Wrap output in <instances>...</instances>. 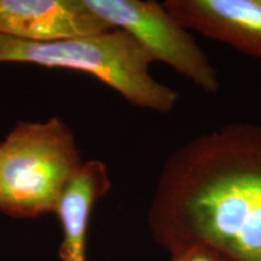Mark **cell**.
Returning a JSON list of instances; mask_svg holds the SVG:
<instances>
[{"label":"cell","instance_id":"obj_7","mask_svg":"<svg viewBox=\"0 0 261 261\" xmlns=\"http://www.w3.org/2000/svg\"><path fill=\"white\" fill-rule=\"evenodd\" d=\"M112 188L109 171L100 160H87L64 191L55 214L62 226V261H87V232L94 205Z\"/></svg>","mask_w":261,"mask_h":261},{"label":"cell","instance_id":"obj_3","mask_svg":"<svg viewBox=\"0 0 261 261\" xmlns=\"http://www.w3.org/2000/svg\"><path fill=\"white\" fill-rule=\"evenodd\" d=\"M83 162L60 117L17 122L0 142V212L15 219L55 213Z\"/></svg>","mask_w":261,"mask_h":261},{"label":"cell","instance_id":"obj_5","mask_svg":"<svg viewBox=\"0 0 261 261\" xmlns=\"http://www.w3.org/2000/svg\"><path fill=\"white\" fill-rule=\"evenodd\" d=\"M112 29L84 0H0V34L33 42H52Z\"/></svg>","mask_w":261,"mask_h":261},{"label":"cell","instance_id":"obj_6","mask_svg":"<svg viewBox=\"0 0 261 261\" xmlns=\"http://www.w3.org/2000/svg\"><path fill=\"white\" fill-rule=\"evenodd\" d=\"M162 4L190 32L261 60V0H167Z\"/></svg>","mask_w":261,"mask_h":261},{"label":"cell","instance_id":"obj_2","mask_svg":"<svg viewBox=\"0 0 261 261\" xmlns=\"http://www.w3.org/2000/svg\"><path fill=\"white\" fill-rule=\"evenodd\" d=\"M0 63L70 69L96 77L130 106L160 114L174 112L179 93L150 74L151 57L120 29L52 42H33L0 34Z\"/></svg>","mask_w":261,"mask_h":261},{"label":"cell","instance_id":"obj_8","mask_svg":"<svg viewBox=\"0 0 261 261\" xmlns=\"http://www.w3.org/2000/svg\"><path fill=\"white\" fill-rule=\"evenodd\" d=\"M169 255V261H227L218 252L200 244L182 247Z\"/></svg>","mask_w":261,"mask_h":261},{"label":"cell","instance_id":"obj_1","mask_svg":"<svg viewBox=\"0 0 261 261\" xmlns=\"http://www.w3.org/2000/svg\"><path fill=\"white\" fill-rule=\"evenodd\" d=\"M148 225L169 254L200 244L227 261H261V125L230 123L175 149L159 174Z\"/></svg>","mask_w":261,"mask_h":261},{"label":"cell","instance_id":"obj_4","mask_svg":"<svg viewBox=\"0 0 261 261\" xmlns=\"http://www.w3.org/2000/svg\"><path fill=\"white\" fill-rule=\"evenodd\" d=\"M108 27L129 34L154 62H162L205 93L221 81L215 65L194 35L154 0H84Z\"/></svg>","mask_w":261,"mask_h":261}]
</instances>
